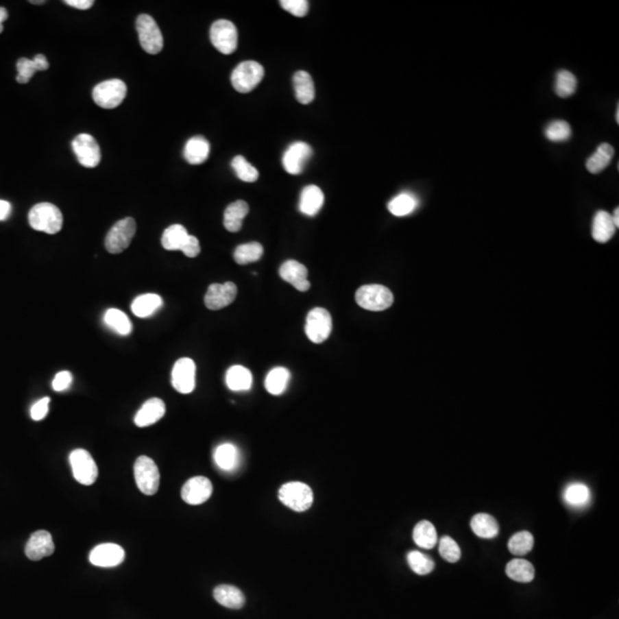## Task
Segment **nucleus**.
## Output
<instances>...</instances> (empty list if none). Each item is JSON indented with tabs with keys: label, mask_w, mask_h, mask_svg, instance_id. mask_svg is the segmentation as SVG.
Returning <instances> with one entry per match:
<instances>
[{
	"label": "nucleus",
	"mask_w": 619,
	"mask_h": 619,
	"mask_svg": "<svg viewBox=\"0 0 619 619\" xmlns=\"http://www.w3.org/2000/svg\"><path fill=\"white\" fill-rule=\"evenodd\" d=\"M28 219L34 230L47 234H56L62 228V213L52 203H38L32 206Z\"/></svg>",
	"instance_id": "nucleus-1"
},
{
	"label": "nucleus",
	"mask_w": 619,
	"mask_h": 619,
	"mask_svg": "<svg viewBox=\"0 0 619 619\" xmlns=\"http://www.w3.org/2000/svg\"><path fill=\"white\" fill-rule=\"evenodd\" d=\"M279 500L293 511H308L313 504V492L308 484L301 482H289L280 487L279 490Z\"/></svg>",
	"instance_id": "nucleus-2"
},
{
	"label": "nucleus",
	"mask_w": 619,
	"mask_h": 619,
	"mask_svg": "<svg viewBox=\"0 0 619 619\" xmlns=\"http://www.w3.org/2000/svg\"><path fill=\"white\" fill-rule=\"evenodd\" d=\"M356 302L368 311H385L393 303V295L381 284H366L358 289Z\"/></svg>",
	"instance_id": "nucleus-3"
},
{
	"label": "nucleus",
	"mask_w": 619,
	"mask_h": 619,
	"mask_svg": "<svg viewBox=\"0 0 619 619\" xmlns=\"http://www.w3.org/2000/svg\"><path fill=\"white\" fill-rule=\"evenodd\" d=\"M134 478L139 490L146 496H154L160 487V472L153 459L141 455L134 463Z\"/></svg>",
	"instance_id": "nucleus-4"
},
{
	"label": "nucleus",
	"mask_w": 619,
	"mask_h": 619,
	"mask_svg": "<svg viewBox=\"0 0 619 619\" xmlns=\"http://www.w3.org/2000/svg\"><path fill=\"white\" fill-rule=\"evenodd\" d=\"M264 74L262 64L256 61H245L232 73V85L240 93H249L262 82Z\"/></svg>",
	"instance_id": "nucleus-5"
},
{
	"label": "nucleus",
	"mask_w": 619,
	"mask_h": 619,
	"mask_svg": "<svg viewBox=\"0 0 619 619\" xmlns=\"http://www.w3.org/2000/svg\"><path fill=\"white\" fill-rule=\"evenodd\" d=\"M139 42L148 54H158L163 49V36L158 23L151 15L141 14L136 22Z\"/></svg>",
	"instance_id": "nucleus-6"
},
{
	"label": "nucleus",
	"mask_w": 619,
	"mask_h": 619,
	"mask_svg": "<svg viewBox=\"0 0 619 619\" xmlns=\"http://www.w3.org/2000/svg\"><path fill=\"white\" fill-rule=\"evenodd\" d=\"M95 104L101 108L119 107L126 97V85L121 80H109L95 86L92 93Z\"/></svg>",
	"instance_id": "nucleus-7"
},
{
	"label": "nucleus",
	"mask_w": 619,
	"mask_h": 619,
	"mask_svg": "<svg viewBox=\"0 0 619 619\" xmlns=\"http://www.w3.org/2000/svg\"><path fill=\"white\" fill-rule=\"evenodd\" d=\"M69 462L75 479L78 483L92 485L98 478V465L86 450L83 448L74 450L69 455Z\"/></svg>",
	"instance_id": "nucleus-8"
},
{
	"label": "nucleus",
	"mask_w": 619,
	"mask_h": 619,
	"mask_svg": "<svg viewBox=\"0 0 619 619\" xmlns=\"http://www.w3.org/2000/svg\"><path fill=\"white\" fill-rule=\"evenodd\" d=\"M136 224L133 218H124L117 221L106 236L105 247L110 254L124 252L136 234Z\"/></svg>",
	"instance_id": "nucleus-9"
},
{
	"label": "nucleus",
	"mask_w": 619,
	"mask_h": 619,
	"mask_svg": "<svg viewBox=\"0 0 619 619\" xmlns=\"http://www.w3.org/2000/svg\"><path fill=\"white\" fill-rule=\"evenodd\" d=\"M330 313L326 308H315L308 312L305 322V334L315 344L325 342L332 332Z\"/></svg>",
	"instance_id": "nucleus-10"
},
{
	"label": "nucleus",
	"mask_w": 619,
	"mask_h": 619,
	"mask_svg": "<svg viewBox=\"0 0 619 619\" xmlns=\"http://www.w3.org/2000/svg\"><path fill=\"white\" fill-rule=\"evenodd\" d=\"M213 45L223 54H232L238 47V30L231 21L218 20L211 25Z\"/></svg>",
	"instance_id": "nucleus-11"
},
{
	"label": "nucleus",
	"mask_w": 619,
	"mask_h": 619,
	"mask_svg": "<svg viewBox=\"0 0 619 619\" xmlns=\"http://www.w3.org/2000/svg\"><path fill=\"white\" fill-rule=\"evenodd\" d=\"M73 151H74L78 162L85 168H95L101 161V151L98 143L91 134L82 133L78 134L73 141Z\"/></svg>",
	"instance_id": "nucleus-12"
},
{
	"label": "nucleus",
	"mask_w": 619,
	"mask_h": 619,
	"mask_svg": "<svg viewBox=\"0 0 619 619\" xmlns=\"http://www.w3.org/2000/svg\"><path fill=\"white\" fill-rule=\"evenodd\" d=\"M195 363L191 358H182L175 361L171 374L173 388L184 395L191 393L195 389Z\"/></svg>",
	"instance_id": "nucleus-13"
},
{
	"label": "nucleus",
	"mask_w": 619,
	"mask_h": 619,
	"mask_svg": "<svg viewBox=\"0 0 619 619\" xmlns=\"http://www.w3.org/2000/svg\"><path fill=\"white\" fill-rule=\"evenodd\" d=\"M313 151L310 145L303 141H296L284 151L282 165L288 173L300 175L304 170L305 165L311 158Z\"/></svg>",
	"instance_id": "nucleus-14"
},
{
	"label": "nucleus",
	"mask_w": 619,
	"mask_h": 619,
	"mask_svg": "<svg viewBox=\"0 0 619 619\" xmlns=\"http://www.w3.org/2000/svg\"><path fill=\"white\" fill-rule=\"evenodd\" d=\"M236 295L238 288L231 281L225 284H213L206 291L204 304L209 310L217 311L233 303Z\"/></svg>",
	"instance_id": "nucleus-15"
},
{
	"label": "nucleus",
	"mask_w": 619,
	"mask_h": 619,
	"mask_svg": "<svg viewBox=\"0 0 619 619\" xmlns=\"http://www.w3.org/2000/svg\"><path fill=\"white\" fill-rule=\"evenodd\" d=\"M213 494V484L210 479L203 477V476H195L193 478L189 479L182 489V500L186 504L201 505L209 500V498Z\"/></svg>",
	"instance_id": "nucleus-16"
},
{
	"label": "nucleus",
	"mask_w": 619,
	"mask_h": 619,
	"mask_svg": "<svg viewBox=\"0 0 619 619\" xmlns=\"http://www.w3.org/2000/svg\"><path fill=\"white\" fill-rule=\"evenodd\" d=\"M125 552L117 544H101L92 549L90 562L95 567L114 568L122 563Z\"/></svg>",
	"instance_id": "nucleus-17"
},
{
	"label": "nucleus",
	"mask_w": 619,
	"mask_h": 619,
	"mask_svg": "<svg viewBox=\"0 0 619 619\" xmlns=\"http://www.w3.org/2000/svg\"><path fill=\"white\" fill-rule=\"evenodd\" d=\"M54 542L52 535L46 530H38L34 532L25 545V555L29 560L40 561L44 557H49L54 553Z\"/></svg>",
	"instance_id": "nucleus-18"
},
{
	"label": "nucleus",
	"mask_w": 619,
	"mask_h": 619,
	"mask_svg": "<svg viewBox=\"0 0 619 619\" xmlns=\"http://www.w3.org/2000/svg\"><path fill=\"white\" fill-rule=\"evenodd\" d=\"M279 274L282 280L294 286L298 291H306L311 287L308 280V269L298 260H287L280 266Z\"/></svg>",
	"instance_id": "nucleus-19"
},
{
	"label": "nucleus",
	"mask_w": 619,
	"mask_h": 619,
	"mask_svg": "<svg viewBox=\"0 0 619 619\" xmlns=\"http://www.w3.org/2000/svg\"><path fill=\"white\" fill-rule=\"evenodd\" d=\"M165 404L162 399L151 398L141 406L134 417V424L138 427L145 428L156 424L165 417Z\"/></svg>",
	"instance_id": "nucleus-20"
},
{
	"label": "nucleus",
	"mask_w": 619,
	"mask_h": 619,
	"mask_svg": "<svg viewBox=\"0 0 619 619\" xmlns=\"http://www.w3.org/2000/svg\"><path fill=\"white\" fill-rule=\"evenodd\" d=\"M325 196L318 186H306L301 193L300 199V211L305 216L313 217L321 210Z\"/></svg>",
	"instance_id": "nucleus-21"
},
{
	"label": "nucleus",
	"mask_w": 619,
	"mask_h": 619,
	"mask_svg": "<svg viewBox=\"0 0 619 619\" xmlns=\"http://www.w3.org/2000/svg\"><path fill=\"white\" fill-rule=\"evenodd\" d=\"M49 63L46 59L45 56L43 54H37L32 60L21 58L16 63V69H18V76L16 81L20 84H27L32 76L37 71H44L49 69Z\"/></svg>",
	"instance_id": "nucleus-22"
},
{
	"label": "nucleus",
	"mask_w": 619,
	"mask_h": 619,
	"mask_svg": "<svg viewBox=\"0 0 619 619\" xmlns=\"http://www.w3.org/2000/svg\"><path fill=\"white\" fill-rule=\"evenodd\" d=\"M210 154V145L203 136H193L191 138L185 148H184V158L189 165H201L206 161Z\"/></svg>",
	"instance_id": "nucleus-23"
},
{
	"label": "nucleus",
	"mask_w": 619,
	"mask_h": 619,
	"mask_svg": "<svg viewBox=\"0 0 619 619\" xmlns=\"http://www.w3.org/2000/svg\"><path fill=\"white\" fill-rule=\"evenodd\" d=\"M616 226L612 221L611 215L607 211L600 210L595 214L592 226V235L595 241L605 243L614 236Z\"/></svg>",
	"instance_id": "nucleus-24"
},
{
	"label": "nucleus",
	"mask_w": 619,
	"mask_h": 619,
	"mask_svg": "<svg viewBox=\"0 0 619 619\" xmlns=\"http://www.w3.org/2000/svg\"><path fill=\"white\" fill-rule=\"evenodd\" d=\"M214 598L219 605L228 609H241L245 603V594L232 585H219L214 590Z\"/></svg>",
	"instance_id": "nucleus-25"
},
{
	"label": "nucleus",
	"mask_w": 619,
	"mask_h": 619,
	"mask_svg": "<svg viewBox=\"0 0 619 619\" xmlns=\"http://www.w3.org/2000/svg\"><path fill=\"white\" fill-rule=\"evenodd\" d=\"M248 213L249 206L245 201L239 199V201L231 203L224 213L225 228L232 233L240 231L242 228V221Z\"/></svg>",
	"instance_id": "nucleus-26"
},
{
	"label": "nucleus",
	"mask_w": 619,
	"mask_h": 619,
	"mask_svg": "<svg viewBox=\"0 0 619 619\" xmlns=\"http://www.w3.org/2000/svg\"><path fill=\"white\" fill-rule=\"evenodd\" d=\"M294 82L295 95L298 102L302 105H308L315 100V83L311 75L306 71H298L293 78Z\"/></svg>",
	"instance_id": "nucleus-27"
},
{
	"label": "nucleus",
	"mask_w": 619,
	"mask_h": 619,
	"mask_svg": "<svg viewBox=\"0 0 619 619\" xmlns=\"http://www.w3.org/2000/svg\"><path fill=\"white\" fill-rule=\"evenodd\" d=\"M470 526H472L474 533L482 539H494L499 533V524H498L497 520L494 516L485 514V513L476 514L472 518Z\"/></svg>",
	"instance_id": "nucleus-28"
},
{
	"label": "nucleus",
	"mask_w": 619,
	"mask_h": 619,
	"mask_svg": "<svg viewBox=\"0 0 619 619\" xmlns=\"http://www.w3.org/2000/svg\"><path fill=\"white\" fill-rule=\"evenodd\" d=\"M226 385L232 391H248L252 385V372L240 365L232 366L226 373Z\"/></svg>",
	"instance_id": "nucleus-29"
},
{
	"label": "nucleus",
	"mask_w": 619,
	"mask_h": 619,
	"mask_svg": "<svg viewBox=\"0 0 619 619\" xmlns=\"http://www.w3.org/2000/svg\"><path fill=\"white\" fill-rule=\"evenodd\" d=\"M591 490L583 483H571L566 487L563 499L566 504L576 509L586 507L591 501Z\"/></svg>",
	"instance_id": "nucleus-30"
},
{
	"label": "nucleus",
	"mask_w": 619,
	"mask_h": 619,
	"mask_svg": "<svg viewBox=\"0 0 619 619\" xmlns=\"http://www.w3.org/2000/svg\"><path fill=\"white\" fill-rule=\"evenodd\" d=\"M419 206V199L411 192H402L388 203V209L396 217L412 214Z\"/></svg>",
	"instance_id": "nucleus-31"
},
{
	"label": "nucleus",
	"mask_w": 619,
	"mask_h": 619,
	"mask_svg": "<svg viewBox=\"0 0 619 619\" xmlns=\"http://www.w3.org/2000/svg\"><path fill=\"white\" fill-rule=\"evenodd\" d=\"M162 305H163V300L161 296L156 294H145L138 296L133 301L131 308H132L133 315L136 317L147 318V317L154 315Z\"/></svg>",
	"instance_id": "nucleus-32"
},
{
	"label": "nucleus",
	"mask_w": 619,
	"mask_h": 619,
	"mask_svg": "<svg viewBox=\"0 0 619 619\" xmlns=\"http://www.w3.org/2000/svg\"><path fill=\"white\" fill-rule=\"evenodd\" d=\"M413 540L421 548H434L438 542L435 525L429 521L419 522L413 530Z\"/></svg>",
	"instance_id": "nucleus-33"
},
{
	"label": "nucleus",
	"mask_w": 619,
	"mask_h": 619,
	"mask_svg": "<svg viewBox=\"0 0 619 619\" xmlns=\"http://www.w3.org/2000/svg\"><path fill=\"white\" fill-rule=\"evenodd\" d=\"M614 154H615V149L611 145L607 144V143L601 144L595 151L594 154L592 155L591 158H588L586 161V168L593 175L600 173L610 165Z\"/></svg>",
	"instance_id": "nucleus-34"
},
{
	"label": "nucleus",
	"mask_w": 619,
	"mask_h": 619,
	"mask_svg": "<svg viewBox=\"0 0 619 619\" xmlns=\"http://www.w3.org/2000/svg\"><path fill=\"white\" fill-rule=\"evenodd\" d=\"M291 380V372L287 368L276 367L269 371L265 378V388L273 396L282 395Z\"/></svg>",
	"instance_id": "nucleus-35"
},
{
	"label": "nucleus",
	"mask_w": 619,
	"mask_h": 619,
	"mask_svg": "<svg viewBox=\"0 0 619 619\" xmlns=\"http://www.w3.org/2000/svg\"><path fill=\"white\" fill-rule=\"evenodd\" d=\"M506 574L518 583H530L535 578V567L524 559H514L508 562Z\"/></svg>",
	"instance_id": "nucleus-36"
},
{
	"label": "nucleus",
	"mask_w": 619,
	"mask_h": 619,
	"mask_svg": "<svg viewBox=\"0 0 619 619\" xmlns=\"http://www.w3.org/2000/svg\"><path fill=\"white\" fill-rule=\"evenodd\" d=\"M216 465L225 472H231L238 465L239 452L234 445L225 443L218 446L214 452Z\"/></svg>",
	"instance_id": "nucleus-37"
},
{
	"label": "nucleus",
	"mask_w": 619,
	"mask_h": 619,
	"mask_svg": "<svg viewBox=\"0 0 619 619\" xmlns=\"http://www.w3.org/2000/svg\"><path fill=\"white\" fill-rule=\"evenodd\" d=\"M189 234L182 225L175 224L169 226L162 235V245L167 250H182Z\"/></svg>",
	"instance_id": "nucleus-38"
},
{
	"label": "nucleus",
	"mask_w": 619,
	"mask_h": 619,
	"mask_svg": "<svg viewBox=\"0 0 619 619\" xmlns=\"http://www.w3.org/2000/svg\"><path fill=\"white\" fill-rule=\"evenodd\" d=\"M106 325L119 335L126 336L132 332V324L128 315L119 308H109L104 317Z\"/></svg>",
	"instance_id": "nucleus-39"
},
{
	"label": "nucleus",
	"mask_w": 619,
	"mask_h": 619,
	"mask_svg": "<svg viewBox=\"0 0 619 619\" xmlns=\"http://www.w3.org/2000/svg\"><path fill=\"white\" fill-rule=\"evenodd\" d=\"M264 254V248L258 242H249L245 245H239L235 249L234 259L235 262L240 265H245L250 263L257 262L262 258Z\"/></svg>",
	"instance_id": "nucleus-40"
},
{
	"label": "nucleus",
	"mask_w": 619,
	"mask_h": 619,
	"mask_svg": "<svg viewBox=\"0 0 619 619\" xmlns=\"http://www.w3.org/2000/svg\"><path fill=\"white\" fill-rule=\"evenodd\" d=\"M533 545H535L533 535L529 531H520L509 539L508 549L513 555L523 557L531 552Z\"/></svg>",
	"instance_id": "nucleus-41"
},
{
	"label": "nucleus",
	"mask_w": 619,
	"mask_h": 619,
	"mask_svg": "<svg viewBox=\"0 0 619 619\" xmlns=\"http://www.w3.org/2000/svg\"><path fill=\"white\" fill-rule=\"evenodd\" d=\"M554 88L561 98H569L577 90V78L570 71H560L557 74Z\"/></svg>",
	"instance_id": "nucleus-42"
},
{
	"label": "nucleus",
	"mask_w": 619,
	"mask_h": 619,
	"mask_svg": "<svg viewBox=\"0 0 619 619\" xmlns=\"http://www.w3.org/2000/svg\"><path fill=\"white\" fill-rule=\"evenodd\" d=\"M407 562L411 569L417 574L426 576L435 569V562L430 557L419 550H412L407 554Z\"/></svg>",
	"instance_id": "nucleus-43"
},
{
	"label": "nucleus",
	"mask_w": 619,
	"mask_h": 619,
	"mask_svg": "<svg viewBox=\"0 0 619 619\" xmlns=\"http://www.w3.org/2000/svg\"><path fill=\"white\" fill-rule=\"evenodd\" d=\"M232 168L242 182H254L258 179V171L243 156L239 155L232 160Z\"/></svg>",
	"instance_id": "nucleus-44"
},
{
	"label": "nucleus",
	"mask_w": 619,
	"mask_h": 619,
	"mask_svg": "<svg viewBox=\"0 0 619 619\" xmlns=\"http://www.w3.org/2000/svg\"><path fill=\"white\" fill-rule=\"evenodd\" d=\"M545 134L547 139L554 143L567 141L571 136L570 124L566 121H554L546 128Z\"/></svg>",
	"instance_id": "nucleus-45"
},
{
	"label": "nucleus",
	"mask_w": 619,
	"mask_h": 619,
	"mask_svg": "<svg viewBox=\"0 0 619 619\" xmlns=\"http://www.w3.org/2000/svg\"><path fill=\"white\" fill-rule=\"evenodd\" d=\"M438 548H439L438 550H439L441 557L445 561L450 562V563L458 562L460 560V557H461V549H460L454 539H452L448 535L441 537Z\"/></svg>",
	"instance_id": "nucleus-46"
},
{
	"label": "nucleus",
	"mask_w": 619,
	"mask_h": 619,
	"mask_svg": "<svg viewBox=\"0 0 619 619\" xmlns=\"http://www.w3.org/2000/svg\"><path fill=\"white\" fill-rule=\"evenodd\" d=\"M280 5L281 8L298 18H303L308 14V1L306 0H282Z\"/></svg>",
	"instance_id": "nucleus-47"
},
{
	"label": "nucleus",
	"mask_w": 619,
	"mask_h": 619,
	"mask_svg": "<svg viewBox=\"0 0 619 619\" xmlns=\"http://www.w3.org/2000/svg\"><path fill=\"white\" fill-rule=\"evenodd\" d=\"M49 402H51V399L45 397V398L39 399L38 402L32 405V409H30L32 420L40 421L45 419L49 413Z\"/></svg>",
	"instance_id": "nucleus-48"
},
{
	"label": "nucleus",
	"mask_w": 619,
	"mask_h": 619,
	"mask_svg": "<svg viewBox=\"0 0 619 619\" xmlns=\"http://www.w3.org/2000/svg\"><path fill=\"white\" fill-rule=\"evenodd\" d=\"M71 382H73V375H71V372H59L56 375L54 380H53L52 387L56 391H64V390L71 387Z\"/></svg>",
	"instance_id": "nucleus-49"
},
{
	"label": "nucleus",
	"mask_w": 619,
	"mask_h": 619,
	"mask_svg": "<svg viewBox=\"0 0 619 619\" xmlns=\"http://www.w3.org/2000/svg\"><path fill=\"white\" fill-rule=\"evenodd\" d=\"M180 252H184L185 256H187L189 258H194V257L199 255V252H201V247H199V242L197 238L193 236V235H189L187 240H186L185 245H182Z\"/></svg>",
	"instance_id": "nucleus-50"
},
{
	"label": "nucleus",
	"mask_w": 619,
	"mask_h": 619,
	"mask_svg": "<svg viewBox=\"0 0 619 619\" xmlns=\"http://www.w3.org/2000/svg\"><path fill=\"white\" fill-rule=\"evenodd\" d=\"M64 4L69 5L71 8L85 11V10L91 8L92 6H93V4H95V1H93V0H66Z\"/></svg>",
	"instance_id": "nucleus-51"
},
{
	"label": "nucleus",
	"mask_w": 619,
	"mask_h": 619,
	"mask_svg": "<svg viewBox=\"0 0 619 619\" xmlns=\"http://www.w3.org/2000/svg\"><path fill=\"white\" fill-rule=\"evenodd\" d=\"M11 203L4 201V199H0V221H6L8 216L11 215Z\"/></svg>",
	"instance_id": "nucleus-52"
},
{
	"label": "nucleus",
	"mask_w": 619,
	"mask_h": 619,
	"mask_svg": "<svg viewBox=\"0 0 619 619\" xmlns=\"http://www.w3.org/2000/svg\"><path fill=\"white\" fill-rule=\"evenodd\" d=\"M8 11H6V8H0V34L3 32V30H4V27H3V22H4L5 20H8Z\"/></svg>",
	"instance_id": "nucleus-53"
},
{
	"label": "nucleus",
	"mask_w": 619,
	"mask_h": 619,
	"mask_svg": "<svg viewBox=\"0 0 619 619\" xmlns=\"http://www.w3.org/2000/svg\"><path fill=\"white\" fill-rule=\"evenodd\" d=\"M612 221H614V224H615L616 228L619 226V209L618 208H616L615 211H614V215H611Z\"/></svg>",
	"instance_id": "nucleus-54"
},
{
	"label": "nucleus",
	"mask_w": 619,
	"mask_h": 619,
	"mask_svg": "<svg viewBox=\"0 0 619 619\" xmlns=\"http://www.w3.org/2000/svg\"><path fill=\"white\" fill-rule=\"evenodd\" d=\"M30 3H32V4H37V5L45 4V1H44V0H39V1H35V0H32V1H30Z\"/></svg>",
	"instance_id": "nucleus-55"
},
{
	"label": "nucleus",
	"mask_w": 619,
	"mask_h": 619,
	"mask_svg": "<svg viewBox=\"0 0 619 619\" xmlns=\"http://www.w3.org/2000/svg\"><path fill=\"white\" fill-rule=\"evenodd\" d=\"M616 121L619 123V106H617V109H616Z\"/></svg>",
	"instance_id": "nucleus-56"
}]
</instances>
